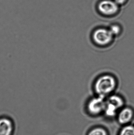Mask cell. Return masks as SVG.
Wrapping results in <instances>:
<instances>
[{
	"mask_svg": "<svg viewBox=\"0 0 134 135\" xmlns=\"http://www.w3.org/2000/svg\"><path fill=\"white\" fill-rule=\"evenodd\" d=\"M119 85L116 77L110 73H104L97 77L93 85L95 95L107 98L115 93Z\"/></svg>",
	"mask_w": 134,
	"mask_h": 135,
	"instance_id": "obj_1",
	"label": "cell"
},
{
	"mask_svg": "<svg viewBox=\"0 0 134 135\" xmlns=\"http://www.w3.org/2000/svg\"><path fill=\"white\" fill-rule=\"evenodd\" d=\"M109 29L115 38L121 36L122 32V28L118 25H112L109 28Z\"/></svg>",
	"mask_w": 134,
	"mask_h": 135,
	"instance_id": "obj_8",
	"label": "cell"
},
{
	"mask_svg": "<svg viewBox=\"0 0 134 135\" xmlns=\"http://www.w3.org/2000/svg\"><path fill=\"white\" fill-rule=\"evenodd\" d=\"M133 116L132 109L130 108H125L120 113L118 117L119 122L122 124L127 123L131 120Z\"/></svg>",
	"mask_w": 134,
	"mask_h": 135,
	"instance_id": "obj_7",
	"label": "cell"
},
{
	"mask_svg": "<svg viewBox=\"0 0 134 135\" xmlns=\"http://www.w3.org/2000/svg\"><path fill=\"white\" fill-rule=\"evenodd\" d=\"M89 135H107V134L106 132L102 128H97L91 131Z\"/></svg>",
	"mask_w": 134,
	"mask_h": 135,
	"instance_id": "obj_10",
	"label": "cell"
},
{
	"mask_svg": "<svg viewBox=\"0 0 134 135\" xmlns=\"http://www.w3.org/2000/svg\"><path fill=\"white\" fill-rule=\"evenodd\" d=\"M98 8L101 13L108 16L115 14L119 9L118 5L115 1L110 0H104L101 2Z\"/></svg>",
	"mask_w": 134,
	"mask_h": 135,
	"instance_id": "obj_5",
	"label": "cell"
},
{
	"mask_svg": "<svg viewBox=\"0 0 134 135\" xmlns=\"http://www.w3.org/2000/svg\"><path fill=\"white\" fill-rule=\"evenodd\" d=\"M119 135H134V127L127 126L123 128Z\"/></svg>",
	"mask_w": 134,
	"mask_h": 135,
	"instance_id": "obj_9",
	"label": "cell"
},
{
	"mask_svg": "<svg viewBox=\"0 0 134 135\" xmlns=\"http://www.w3.org/2000/svg\"><path fill=\"white\" fill-rule=\"evenodd\" d=\"M126 0H115V2L117 4H124Z\"/></svg>",
	"mask_w": 134,
	"mask_h": 135,
	"instance_id": "obj_11",
	"label": "cell"
},
{
	"mask_svg": "<svg viewBox=\"0 0 134 135\" xmlns=\"http://www.w3.org/2000/svg\"><path fill=\"white\" fill-rule=\"evenodd\" d=\"M124 105L122 97L115 93L106 98V106L104 111L107 115L114 116L118 109L121 108Z\"/></svg>",
	"mask_w": 134,
	"mask_h": 135,
	"instance_id": "obj_3",
	"label": "cell"
},
{
	"mask_svg": "<svg viewBox=\"0 0 134 135\" xmlns=\"http://www.w3.org/2000/svg\"><path fill=\"white\" fill-rule=\"evenodd\" d=\"M115 38L109 28L100 27L94 30L91 35L92 42L95 46L104 48L113 44Z\"/></svg>",
	"mask_w": 134,
	"mask_h": 135,
	"instance_id": "obj_2",
	"label": "cell"
},
{
	"mask_svg": "<svg viewBox=\"0 0 134 135\" xmlns=\"http://www.w3.org/2000/svg\"><path fill=\"white\" fill-rule=\"evenodd\" d=\"M13 130L11 120L5 117L0 119V135H12Z\"/></svg>",
	"mask_w": 134,
	"mask_h": 135,
	"instance_id": "obj_6",
	"label": "cell"
},
{
	"mask_svg": "<svg viewBox=\"0 0 134 135\" xmlns=\"http://www.w3.org/2000/svg\"><path fill=\"white\" fill-rule=\"evenodd\" d=\"M106 98L96 95L91 98L87 105L90 112L92 114H97L104 111L106 106Z\"/></svg>",
	"mask_w": 134,
	"mask_h": 135,
	"instance_id": "obj_4",
	"label": "cell"
}]
</instances>
